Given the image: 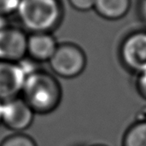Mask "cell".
Returning a JSON list of instances; mask_svg holds the SVG:
<instances>
[{"label":"cell","instance_id":"5","mask_svg":"<svg viewBox=\"0 0 146 146\" xmlns=\"http://www.w3.org/2000/svg\"><path fill=\"white\" fill-rule=\"evenodd\" d=\"M34 112L22 98H15L3 102L2 123L9 130L22 132L33 123Z\"/></svg>","mask_w":146,"mask_h":146},{"label":"cell","instance_id":"17","mask_svg":"<svg viewBox=\"0 0 146 146\" xmlns=\"http://www.w3.org/2000/svg\"><path fill=\"white\" fill-rule=\"evenodd\" d=\"M7 27H9V23H8L5 16L0 15V32L3 31V29H5Z\"/></svg>","mask_w":146,"mask_h":146},{"label":"cell","instance_id":"8","mask_svg":"<svg viewBox=\"0 0 146 146\" xmlns=\"http://www.w3.org/2000/svg\"><path fill=\"white\" fill-rule=\"evenodd\" d=\"M57 45L50 33H33L27 38V56L38 62H49Z\"/></svg>","mask_w":146,"mask_h":146},{"label":"cell","instance_id":"9","mask_svg":"<svg viewBox=\"0 0 146 146\" xmlns=\"http://www.w3.org/2000/svg\"><path fill=\"white\" fill-rule=\"evenodd\" d=\"M130 7L131 0H96L93 9L104 19L115 21L124 17Z\"/></svg>","mask_w":146,"mask_h":146},{"label":"cell","instance_id":"7","mask_svg":"<svg viewBox=\"0 0 146 146\" xmlns=\"http://www.w3.org/2000/svg\"><path fill=\"white\" fill-rule=\"evenodd\" d=\"M25 80L26 76L17 62L0 61V101L19 97Z\"/></svg>","mask_w":146,"mask_h":146},{"label":"cell","instance_id":"14","mask_svg":"<svg viewBox=\"0 0 146 146\" xmlns=\"http://www.w3.org/2000/svg\"><path fill=\"white\" fill-rule=\"evenodd\" d=\"M68 3L78 11H89L94 9L96 0H68Z\"/></svg>","mask_w":146,"mask_h":146},{"label":"cell","instance_id":"18","mask_svg":"<svg viewBox=\"0 0 146 146\" xmlns=\"http://www.w3.org/2000/svg\"><path fill=\"white\" fill-rule=\"evenodd\" d=\"M2 107H3V102L0 101V124L2 123Z\"/></svg>","mask_w":146,"mask_h":146},{"label":"cell","instance_id":"12","mask_svg":"<svg viewBox=\"0 0 146 146\" xmlns=\"http://www.w3.org/2000/svg\"><path fill=\"white\" fill-rule=\"evenodd\" d=\"M21 68V69L22 70V72L24 73L26 78L28 77L29 75L36 73L37 71L40 70V68L38 66V62L34 61L33 59H32L29 56H25L23 59H21V61H19L17 62Z\"/></svg>","mask_w":146,"mask_h":146},{"label":"cell","instance_id":"10","mask_svg":"<svg viewBox=\"0 0 146 146\" xmlns=\"http://www.w3.org/2000/svg\"><path fill=\"white\" fill-rule=\"evenodd\" d=\"M122 146H146V121H137L127 128Z\"/></svg>","mask_w":146,"mask_h":146},{"label":"cell","instance_id":"3","mask_svg":"<svg viewBox=\"0 0 146 146\" xmlns=\"http://www.w3.org/2000/svg\"><path fill=\"white\" fill-rule=\"evenodd\" d=\"M49 65L55 74L64 79H73L84 71L86 65V54L77 44L63 43L57 45Z\"/></svg>","mask_w":146,"mask_h":146},{"label":"cell","instance_id":"1","mask_svg":"<svg viewBox=\"0 0 146 146\" xmlns=\"http://www.w3.org/2000/svg\"><path fill=\"white\" fill-rule=\"evenodd\" d=\"M62 88L57 80L42 69L26 78L21 98L34 113L46 115L60 105Z\"/></svg>","mask_w":146,"mask_h":146},{"label":"cell","instance_id":"13","mask_svg":"<svg viewBox=\"0 0 146 146\" xmlns=\"http://www.w3.org/2000/svg\"><path fill=\"white\" fill-rule=\"evenodd\" d=\"M21 0H0V15L7 16L16 13Z\"/></svg>","mask_w":146,"mask_h":146},{"label":"cell","instance_id":"6","mask_svg":"<svg viewBox=\"0 0 146 146\" xmlns=\"http://www.w3.org/2000/svg\"><path fill=\"white\" fill-rule=\"evenodd\" d=\"M27 38L25 32L7 27L0 32V61L18 62L27 56Z\"/></svg>","mask_w":146,"mask_h":146},{"label":"cell","instance_id":"19","mask_svg":"<svg viewBox=\"0 0 146 146\" xmlns=\"http://www.w3.org/2000/svg\"><path fill=\"white\" fill-rule=\"evenodd\" d=\"M92 146H106V145H92Z\"/></svg>","mask_w":146,"mask_h":146},{"label":"cell","instance_id":"11","mask_svg":"<svg viewBox=\"0 0 146 146\" xmlns=\"http://www.w3.org/2000/svg\"><path fill=\"white\" fill-rule=\"evenodd\" d=\"M0 146H37V144L32 137L21 133H16L6 137L0 143Z\"/></svg>","mask_w":146,"mask_h":146},{"label":"cell","instance_id":"15","mask_svg":"<svg viewBox=\"0 0 146 146\" xmlns=\"http://www.w3.org/2000/svg\"><path fill=\"white\" fill-rule=\"evenodd\" d=\"M136 88L139 95L146 100V70L137 74Z\"/></svg>","mask_w":146,"mask_h":146},{"label":"cell","instance_id":"16","mask_svg":"<svg viewBox=\"0 0 146 146\" xmlns=\"http://www.w3.org/2000/svg\"><path fill=\"white\" fill-rule=\"evenodd\" d=\"M139 14L142 21L146 23V0H140L139 3Z\"/></svg>","mask_w":146,"mask_h":146},{"label":"cell","instance_id":"2","mask_svg":"<svg viewBox=\"0 0 146 146\" xmlns=\"http://www.w3.org/2000/svg\"><path fill=\"white\" fill-rule=\"evenodd\" d=\"M17 15L22 26L33 33H50L62 19L60 0H21Z\"/></svg>","mask_w":146,"mask_h":146},{"label":"cell","instance_id":"4","mask_svg":"<svg viewBox=\"0 0 146 146\" xmlns=\"http://www.w3.org/2000/svg\"><path fill=\"white\" fill-rule=\"evenodd\" d=\"M120 56L130 71L138 74L146 70V31L128 34L121 44Z\"/></svg>","mask_w":146,"mask_h":146}]
</instances>
